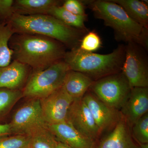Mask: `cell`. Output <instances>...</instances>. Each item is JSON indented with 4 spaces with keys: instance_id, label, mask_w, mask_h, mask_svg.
<instances>
[{
    "instance_id": "cell-1",
    "label": "cell",
    "mask_w": 148,
    "mask_h": 148,
    "mask_svg": "<svg viewBox=\"0 0 148 148\" xmlns=\"http://www.w3.org/2000/svg\"><path fill=\"white\" fill-rule=\"evenodd\" d=\"M9 18L8 24L14 33L48 37L61 42L71 50L79 47L83 37L89 31L69 27L49 14L14 13Z\"/></svg>"
},
{
    "instance_id": "cell-29",
    "label": "cell",
    "mask_w": 148,
    "mask_h": 148,
    "mask_svg": "<svg viewBox=\"0 0 148 148\" xmlns=\"http://www.w3.org/2000/svg\"><path fill=\"white\" fill-rule=\"evenodd\" d=\"M56 148H72L69 146L56 140Z\"/></svg>"
},
{
    "instance_id": "cell-2",
    "label": "cell",
    "mask_w": 148,
    "mask_h": 148,
    "mask_svg": "<svg viewBox=\"0 0 148 148\" xmlns=\"http://www.w3.org/2000/svg\"><path fill=\"white\" fill-rule=\"evenodd\" d=\"M82 2L92 11L95 18L103 20L106 26L113 29L116 40L136 43L147 51L148 29L133 21L120 6L112 0Z\"/></svg>"
},
{
    "instance_id": "cell-3",
    "label": "cell",
    "mask_w": 148,
    "mask_h": 148,
    "mask_svg": "<svg viewBox=\"0 0 148 148\" xmlns=\"http://www.w3.org/2000/svg\"><path fill=\"white\" fill-rule=\"evenodd\" d=\"M14 43L15 60L37 71L63 60L66 47L56 40L43 36L20 34Z\"/></svg>"
},
{
    "instance_id": "cell-9",
    "label": "cell",
    "mask_w": 148,
    "mask_h": 148,
    "mask_svg": "<svg viewBox=\"0 0 148 148\" xmlns=\"http://www.w3.org/2000/svg\"><path fill=\"white\" fill-rule=\"evenodd\" d=\"M40 100L45 119L47 125H50L66 121L74 99L62 87Z\"/></svg>"
},
{
    "instance_id": "cell-10",
    "label": "cell",
    "mask_w": 148,
    "mask_h": 148,
    "mask_svg": "<svg viewBox=\"0 0 148 148\" xmlns=\"http://www.w3.org/2000/svg\"><path fill=\"white\" fill-rule=\"evenodd\" d=\"M66 121L92 141L101 135V131L82 98L74 99L69 109Z\"/></svg>"
},
{
    "instance_id": "cell-22",
    "label": "cell",
    "mask_w": 148,
    "mask_h": 148,
    "mask_svg": "<svg viewBox=\"0 0 148 148\" xmlns=\"http://www.w3.org/2000/svg\"><path fill=\"white\" fill-rule=\"evenodd\" d=\"M23 96L22 92L18 90L0 88V116L9 110Z\"/></svg>"
},
{
    "instance_id": "cell-11",
    "label": "cell",
    "mask_w": 148,
    "mask_h": 148,
    "mask_svg": "<svg viewBox=\"0 0 148 148\" xmlns=\"http://www.w3.org/2000/svg\"><path fill=\"white\" fill-rule=\"evenodd\" d=\"M82 99L90 110L101 133L112 129L121 117L118 110L107 106L90 91H87Z\"/></svg>"
},
{
    "instance_id": "cell-27",
    "label": "cell",
    "mask_w": 148,
    "mask_h": 148,
    "mask_svg": "<svg viewBox=\"0 0 148 148\" xmlns=\"http://www.w3.org/2000/svg\"><path fill=\"white\" fill-rule=\"evenodd\" d=\"M13 0H0V14L5 17H9L13 14Z\"/></svg>"
},
{
    "instance_id": "cell-25",
    "label": "cell",
    "mask_w": 148,
    "mask_h": 148,
    "mask_svg": "<svg viewBox=\"0 0 148 148\" xmlns=\"http://www.w3.org/2000/svg\"><path fill=\"white\" fill-rule=\"evenodd\" d=\"M0 148H31V136L16 135L0 139Z\"/></svg>"
},
{
    "instance_id": "cell-17",
    "label": "cell",
    "mask_w": 148,
    "mask_h": 148,
    "mask_svg": "<svg viewBox=\"0 0 148 148\" xmlns=\"http://www.w3.org/2000/svg\"><path fill=\"white\" fill-rule=\"evenodd\" d=\"M124 10L133 21L148 29V6L147 1L112 0Z\"/></svg>"
},
{
    "instance_id": "cell-14",
    "label": "cell",
    "mask_w": 148,
    "mask_h": 148,
    "mask_svg": "<svg viewBox=\"0 0 148 148\" xmlns=\"http://www.w3.org/2000/svg\"><path fill=\"white\" fill-rule=\"evenodd\" d=\"M98 148H139L133 140L130 126L121 116Z\"/></svg>"
},
{
    "instance_id": "cell-18",
    "label": "cell",
    "mask_w": 148,
    "mask_h": 148,
    "mask_svg": "<svg viewBox=\"0 0 148 148\" xmlns=\"http://www.w3.org/2000/svg\"><path fill=\"white\" fill-rule=\"evenodd\" d=\"M61 3L56 0H17L15 5L22 14H48L53 7L60 5Z\"/></svg>"
},
{
    "instance_id": "cell-15",
    "label": "cell",
    "mask_w": 148,
    "mask_h": 148,
    "mask_svg": "<svg viewBox=\"0 0 148 148\" xmlns=\"http://www.w3.org/2000/svg\"><path fill=\"white\" fill-rule=\"evenodd\" d=\"M28 67L15 60L8 66L0 68V88L18 90L27 78Z\"/></svg>"
},
{
    "instance_id": "cell-30",
    "label": "cell",
    "mask_w": 148,
    "mask_h": 148,
    "mask_svg": "<svg viewBox=\"0 0 148 148\" xmlns=\"http://www.w3.org/2000/svg\"><path fill=\"white\" fill-rule=\"evenodd\" d=\"M141 148H148V144H141Z\"/></svg>"
},
{
    "instance_id": "cell-13",
    "label": "cell",
    "mask_w": 148,
    "mask_h": 148,
    "mask_svg": "<svg viewBox=\"0 0 148 148\" xmlns=\"http://www.w3.org/2000/svg\"><path fill=\"white\" fill-rule=\"evenodd\" d=\"M47 128L57 141L72 148H92L93 141L83 135L68 121L47 125Z\"/></svg>"
},
{
    "instance_id": "cell-5",
    "label": "cell",
    "mask_w": 148,
    "mask_h": 148,
    "mask_svg": "<svg viewBox=\"0 0 148 148\" xmlns=\"http://www.w3.org/2000/svg\"><path fill=\"white\" fill-rule=\"evenodd\" d=\"M70 70L63 59L46 69L37 71L25 86L22 91L23 96L39 99L48 96L63 86L66 74Z\"/></svg>"
},
{
    "instance_id": "cell-23",
    "label": "cell",
    "mask_w": 148,
    "mask_h": 148,
    "mask_svg": "<svg viewBox=\"0 0 148 148\" xmlns=\"http://www.w3.org/2000/svg\"><path fill=\"white\" fill-rule=\"evenodd\" d=\"M101 37L94 30L88 31L83 37L80 43L79 50L88 53H94L102 47Z\"/></svg>"
},
{
    "instance_id": "cell-21",
    "label": "cell",
    "mask_w": 148,
    "mask_h": 148,
    "mask_svg": "<svg viewBox=\"0 0 148 148\" xmlns=\"http://www.w3.org/2000/svg\"><path fill=\"white\" fill-rule=\"evenodd\" d=\"M31 136V148H56V140L47 128L40 130Z\"/></svg>"
},
{
    "instance_id": "cell-4",
    "label": "cell",
    "mask_w": 148,
    "mask_h": 148,
    "mask_svg": "<svg viewBox=\"0 0 148 148\" xmlns=\"http://www.w3.org/2000/svg\"><path fill=\"white\" fill-rule=\"evenodd\" d=\"M125 56V45H120L106 54L88 53L78 48L66 52L64 60L70 70L80 72L95 81L121 72Z\"/></svg>"
},
{
    "instance_id": "cell-24",
    "label": "cell",
    "mask_w": 148,
    "mask_h": 148,
    "mask_svg": "<svg viewBox=\"0 0 148 148\" xmlns=\"http://www.w3.org/2000/svg\"><path fill=\"white\" fill-rule=\"evenodd\" d=\"M131 127V134L132 137L141 144H148V113L138 120Z\"/></svg>"
},
{
    "instance_id": "cell-16",
    "label": "cell",
    "mask_w": 148,
    "mask_h": 148,
    "mask_svg": "<svg viewBox=\"0 0 148 148\" xmlns=\"http://www.w3.org/2000/svg\"><path fill=\"white\" fill-rule=\"evenodd\" d=\"M94 81L80 72L70 70L64 79L63 88L74 99L81 98L89 90Z\"/></svg>"
},
{
    "instance_id": "cell-28",
    "label": "cell",
    "mask_w": 148,
    "mask_h": 148,
    "mask_svg": "<svg viewBox=\"0 0 148 148\" xmlns=\"http://www.w3.org/2000/svg\"><path fill=\"white\" fill-rule=\"evenodd\" d=\"M12 133L10 123L0 124V139Z\"/></svg>"
},
{
    "instance_id": "cell-20",
    "label": "cell",
    "mask_w": 148,
    "mask_h": 148,
    "mask_svg": "<svg viewBox=\"0 0 148 148\" xmlns=\"http://www.w3.org/2000/svg\"><path fill=\"white\" fill-rule=\"evenodd\" d=\"M14 33L9 24L5 25L0 22V68L11 63L13 51L9 46V42Z\"/></svg>"
},
{
    "instance_id": "cell-7",
    "label": "cell",
    "mask_w": 148,
    "mask_h": 148,
    "mask_svg": "<svg viewBox=\"0 0 148 148\" xmlns=\"http://www.w3.org/2000/svg\"><path fill=\"white\" fill-rule=\"evenodd\" d=\"M121 72L131 87H148V58L147 50L138 44L125 45V56Z\"/></svg>"
},
{
    "instance_id": "cell-8",
    "label": "cell",
    "mask_w": 148,
    "mask_h": 148,
    "mask_svg": "<svg viewBox=\"0 0 148 148\" xmlns=\"http://www.w3.org/2000/svg\"><path fill=\"white\" fill-rule=\"evenodd\" d=\"M12 132L31 136L47 127L39 99H31L16 110L10 123Z\"/></svg>"
},
{
    "instance_id": "cell-6",
    "label": "cell",
    "mask_w": 148,
    "mask_h": 148,
    "mask_svg": "<svg viewBox=\"0 0 148 148\" xmlns=\"http://www.w3.org/2000/svg\"><path fill=\"white\" fill-rule=\"evenodd\" d=\"M132 88L122 72L94 81L89 90L112 108L119 110L129 97Z\"/></svg>"
},
{
    "instance_id": "cell-26",
    "label": "cell",
    "mask_w": 148,
    "mask_h": 148,
    "mask_svg": "<svg viewBox=\"0 0 148 148\" xmlns=\"http://www.w3.org/2000/svg\"><path fill=\"white\" fill-rule=\"evenodd\" d=\"M64 8L70 12L79 16L86 15L85 9L86 6L82 1L79 0H67L62 5Z\"/></svg>"
},
{
    "instance_id": "cell-19",
    "label": "cell",
    "mask_w": 148,
    "mask_h": 148,
    "mask_svg": "<svg viewBox=\"0 0 148 148\" xmlns=\"http://www.w3.org/2000/svg\"><path fill=\"white\" fill-rule=\"evenodd\" d=\"M48 14L69 27L81 30H88L85 26V22L87 21V14L84 16L75 15L66 10L61 5L53 7Z\"/></svg>"
},
{
    "instance_id": "cell-12",
    "label": "cell",
    "mask_w": 148,
    "mask_h": 148,
    "mask_svg": "<svg viewBox=\"0 0 148 148\" xmlns=\"http://www.w3.org/2000/svg\"><path fill=\"white\" fill-rule=\"evenodd\" d=\"M121 114L132 127L148 113V87L132 88L129 97L121 109Z\"/></svg>"
}]
</instances>
